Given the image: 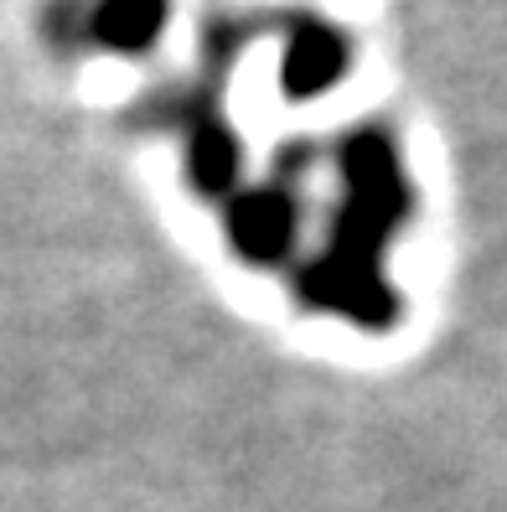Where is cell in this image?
Returning a JSON list of instances; mask_svg holds the SVG:
<instances>
[{
  "label": "cell",
  "mask_w": 507,
  "mask_h": 512,
  "mask_svg": "<svg viewBox=\"0 0 507 512\" xmlns=\"http://www.w3.org/2000/svg\"><path fill=\"white\" fill-rule=\"evenodd\" d=\"M171 0H88L78 16V37L104 52H151L166 32Z\"/></svg>",
  "instance_id": "obj_5"
},
{
  "label": "cell",
  "mask_w": 507,
  "mask_h": 512,
  "mask_svg": "<svg viewBox=\"0 0 507 512\" xmlns=\"http://www.w3.org/2000/svg\"><path fill=\"white\" fill-rule=\"evenodd\" d=\"M347 37L337 32L332 21L321 16H301L290 26V42H285V63H280V88L285 99H311L326 94L342 73H347Z\"/></svg>",
  "instance_id": "obj_4"
},
{
  "label": "cell",
  "mask_w": 507,
  "mask_h": 512,
  "mask_svg": "<svg viewBox=\"0 0 507 512\" xmlns=\"http://www.w3.org/2000/svg\"><path fill=\"white\" fill-rule=\"evenodd\" d=\"M171 125H182L187 140V176L197 182L202 197H233L238 192V171H244V150L238 135L228 130L223 104L213 94H197L182 109H171Z\"/></svg>",
  "instance_id": "obj_3"
},
{
  "label": "cell",
  "mask_w": 507,
  "mask_h": 512,
  "mask_svg": "<svg viewBox=\"0 0 507 512\" xmlns=\"http://www.w3.org/2000/svg\"><path fill=\"white\" fill-rule=\"evenodd\" d=\"M337 166L347 176L332 244H326L295 280V295L316 311L347 316L357 326H389L394 321V290L383 285L378 259L389 249L394 228L414 213V187L404 176V161L394 140L363 125L352 130L337 150Z\"/></svg>",
  "instance_id": "obj_1"
},
{
  "label": "cell",
  "mask_w": 507,
  "mask_h": 512,
  "mask_svg": "<svg viewBox=\"0 0 507 512\" xmlns=\"http://www.w3.org/2000/svg\"><path fill=\"white\" fill-rule=\"evenodd\" d=\"M295 218H301V202L280 176L264 187H238L228 197V244L249 264H275L295 244Z\"/></svg>",
  "instance_id": "obj_2"
}]
</instances>
